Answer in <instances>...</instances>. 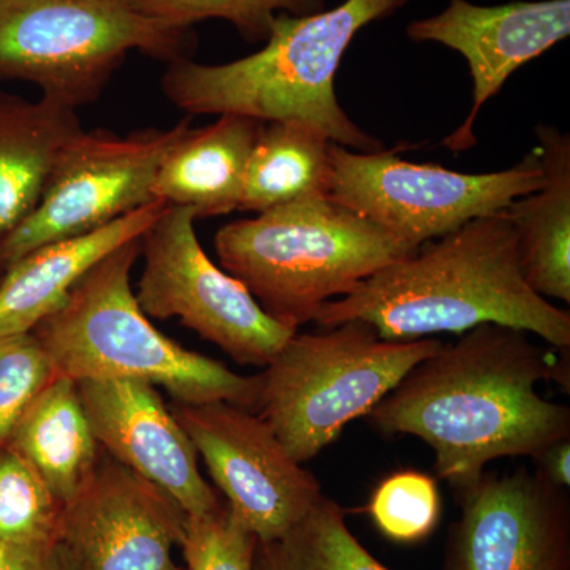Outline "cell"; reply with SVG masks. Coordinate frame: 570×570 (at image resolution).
<instances>
[{"instance_id": "cell-16", "label": "cell", "mask_w": 570, "mask_h": 570, "mask_svg": "<svg viewBox=\"0 0 570 570\" xmlns=\"http://www.w3.org/2000/svg\"><path fill=\"white\" fill-rule=\"evenodd\" d=\"M165 206L154 200L97 230L36 247L7 266L0 277V336L31 333L94 266L140 239Z\"/></svg>"}, {"instance_id": "cell-14", "label": "cell", "mask_w": 570, "mask_h": 570, "mask_svg": "<svg viewBox=\"0 0 570 570\" xmlns=\"http://www.w3.org/2000/svg\"><path fill=\"white\" fill-rule=\"evenodd\" d=\"M570 33V0L510 2L480 7L450 0L433 18L411 22L409 39L436 41L466 58L472 77V107L463 124L444 140L453 153L475 146V119L501 91L513 71L549 51Z\"/></svg>"}, {"instance_id": "cell-29", "label": "cell", "mask_w": 570, "mask_h": 570, "mask_svg": "<svg viewBox=\"0 0 570 570\" xmlns=\"http://www.w3.org/2000/svg\"><path fill=\"white\" fill-rule=\"evenodd\" d=\"M538 461V469L550 480L554 485L561 489H569L570 487V441L557 442L550 445L549 449L543 450L539 456L534 459Z\"/></svg>"}, {"instance_id": "cell-30", "label": "cell", "mask_w": 570, "mask_h": 570, "mask_svg": "<svg viewBox=\"0 0 570 570\" xmlns=\"http://www.w3.org/2000/svg\"><path fill=\"white\" fill-rule=\"evenodd\" d=\"M2 275H3V268H2V266H0V277H2Z\"/></svg>"}, {"instance_id": "cell-25", "label": "cell", "mask_w": 570, "mask_h": 570, "mask_svg": "<svg viewBox=\"0 0 570 570\" xmlns=\"http://www.w3.org/2000/svg\"><path fill=\"white\" fill-rule=\"evenodd\" d=\"M367 510L385 538L419 542L433 532L441 515L436 480L422 472H396L379 483Z\"/></svg>"}, {"instance_id": "cell-6", "label": "cell", "mask_w": 570, "mask_h": 570, "mask_svg": "<svg viewBox=\"0 0 570 570\" xmlns=\"http://www.w3.org/2000/svg\"><path fill=\"white\" fill-rule=\"evenodd\" d=\"M441 346L434 337L382 340L362 321L321 333L296 332L258 374L255 414L292 459L306 463Z\"/></svg>"}, {"instance_id": "cell-9", "label": "cell", "mask_w": 570, "mask_h": 570, "mask_svg": "<svg viewBox=\"0 0 570 570\" xmlns=\"http://www.w3.org/2000/svg\"><path fill=\"white\" fill-rule=\"evenodd\" d=\"M195 220L194 209L167 205L142 234L138 305L148 317L179 318L239 365L265 367L296 332L269 317L245 284L214 264Z\"/></svg>"}, {"instance_id": "cell-2", "label": "cell", "mask_w": 570, "mask_h": 570, "mask_svg": "<svg viewBox=\"0 0 570 570\" xmlns=\"http://www.w3.org/2000/svg\"><path fill=\"white\" fill-rule=\"evenodd\" d=\"M348 321L365 322L389 341L498 324L534 333L560 351L570 347L569 311L524 283L515 232L502 212L423 243L352 294L326 303L316 318L322 328Z\"/></svg>"}, {"instance_id": "cell-8", "label": "cell", "mask_w": 570, "mask_h": 570, "mask_svg": "<svg viewBox=\"0 0 570 570\" xmlns=\"http://www.w3.org/2000/svg\"><path fill=\"white\" fill-rule=\"evenodd\" d=\"M546 183L538 149L493 174L414 164L395 149L358 153L332 142L326 195L412 247L508 208Z\"/></svg>"}, {"instance_id": "cell-4", "label": "cell", "mask_w": 570, "mask_h": 570, "mask_svg": "<svg viewBox=\"0 0 570 570\" xmlns=\"http://www.w3.org/2000/svg\"><path fill=\"white\" fill-rule=\"evenodd\" d=\"M140 239L94 266L62 305L32 330L56 376L75 382L140 381L160 385L176 403L225 401L255 412L258 374L242 376L179 346L142 313L130 285Z\"/></svg>"}, {"instance_id": "cell-21", "label": "cell", "mask_w": 570, "mask_h": 570, "mask_svg": "<svg viewBox=\"0 0 570 570\" xmlns=\"http://www.w3.org/2000/svg\"><path fill=\"white\" fill-rule=\"evenodd\" d=\"M328 137L298 122H262L247 159L239 212L264 213L326 194Z\"/></svg>"}, {"instance_id": "cell-22", "label": "cell", "mask_w": 570, "mask_h": 570, "mask_svg": "<svg viewBox=\"0 0 570 570\" xmlns=\"http://www.w3.org/2000/svg\"><path fill=\"white\" fill-rule=\"evenodd\" d=\"M253 570H390L354 538L343 509L322 494L281 538L257 542Z\"/></svg>"}, {"instance_id": "cell-7", "label": "cell", "mask_w": 570, "mask_h": 570, "mask_svg": "<svg viewBox=\"0 0 570 570\" xmlns=\"http://www.w3.org/2000/svg\"><path fill=\"white\" fill-rule=\"evenodd\" d=\"M193 45L138 0H0V81L32 82L75 110L102 96L129 52L170 63Z\"/></svg>"}, {"instance_id": "cell-11", "label": "cell", "mask_w": 570, "mask_h": 570, "mask_svg": "<svg viewBox=\"0 0 570 570\" xmlns=\"http://www.w3.org/2000/svg\"><path fill=\"white\" fill-rule=\"evenodd\" d=\"M170 411L227 498V508L257 542L281 538L324 494L318 480L292 459L255 412L225 401H175Z\"/></svg>"}, {"instance_id": "cell-27", "label": "cell", "mask_w": 570, "mask_h": 570, "mask_svg": "<svg viewBox=\"0 0 570 570\" xmlns=\"http://www.w3.org/2000/svg\"><path fill=\"white\" fill-rule=\"evenodd\" d=\"M55 370L33 333L0 336V448Z\"/></svg>"}, {"instance_id": "cell-5", "label": "cell", "mask_w": 570, "mask_h": 570, "mask_svg": "<svg viewBox=\"0 0 570 570\" xmlns=\"http://www.w3.org/2000/svg\"><path fill=\"white\" fill-rule=\"evenodd\" d=\"M214 247L225 272L295 332L316 322L326 303L419 249L326 194L224 225Z\"/></svg>"}, {"instance_id": "cell-26", "label": "cell", "mask_w": 570, "mask_h": 570, "mask_svg": "<svg viewBox=\"0 0 570 570\" xmlns=\"http://www.w3.org/2000/svg\"><path fill=\"white\" fill-rule=\"evenodd\" d=\"M257 538L227 505L187 515L181 543L187 570H253Z\"/></svg>"}, {"instance_id": "cell-19", "label": "cell", "mask_w": 570, "mask_h": 570, "mask_svg": "<svg viewBox=\"0 0 570 570\" xmlns=\"http://www.w3.org/2000/svg\"><path fill=\"white\" fill-rule=\"evenodd\" d=\"M262 122L223 115L204 129H190L160 165L154 200L194 209L197 219L239 209L247 159Z\"/></svg>"}, {"instance_id": "cell-3", "label": "cell", "mask_w": 570, "mask_h": 570, "mask_svg": "<svg viewBox=\"0 0 570 570\" xmlns=\"http://www.w3.org/2000/svg\"><path fill=\"white\" fill-rule=\"evenodd\" d=\"M407 0H344L313 14L281 13L264 48L227 63L178 59L163 78L165 97L189 116L236 115L258 122H298L358 153L382 142L356 126L337 102L336 71L356 33Z\"/></svg>"}, {"instance_id": "cell-1", "label": "cell", "mask_w": 570, "mask_h": 570, "mask_svg": "<svg viewBox=\"0 0 570 570\" xmlns=\"http://www.w3.org/2000/svg\"><path fill=\"white\" fill-rule=\"evenodd\" d=\"M547 381L569 390L550 351L523 330L482 324L412 367L367 417L384 433L426 442L439 478L461 491L491 461L535 459L570 438V409L535 390Z\"/></svg>"}, {"instance_id": "cell-17", "label": "cell", "mask_w": 570, "mask_h": 570, "mask_svg": "<svg viewBox=\"0 0 570 570\" xmlns=\"http://www.w3.org/2000/svg\"><path fill=\"white\" fill-rule=\"evenodd\" d=\"M77 111L0 92V245L36 212L59 154L82 132Z\"/></svg>"}, {"instance_id": "cell-10", "label": "cell", "mask_w": 570, "mask_h": 570, "mask_svg": "<svg viewBox=\"0 0 570 570\" xmlns=\"http://www.w3.org/2000/svg\"><path fill=\"white\" fill-rule=\"evenodd\" d=\"M193 129L190 116L170 129L126 137L94 130L59 154L36 212L0 245L3 269L36 247L97 230L151 204L160 165Z\"/></svg>"}, {"instance_id": "cell-13", "label": "cell", "mask_w": 570, "mask_h": 570, "mask_svg": "<svg viewBox=\"0 0 570 570\" xmlns=\"http://www.w3.org/2000/svg\"><path fill=\"white\" fill-rule=\"evenodd\" d=\"M187 513L167 491L107 456L62 505L58 538L80 570H183Z\"/></svg>"}, {"instance_id": "cell-18", "label": "cell", "mask_w": 570, "mask_h": 570, "mask_svg": "<svg viewBox=\"0 0 570 570\" xmlns=\"http://www.w3.org/2000/svg\"><path fill=\"white\" fill-rule=\"evenodd\" d=\"M546 183L517 198L502 214L517 236L524 283L543 298L570 303V138L551 126L535 127Z\"/></svg>"}, {"instance_id": "cell-20", "label": "cell", "mask_w": 570, "mask_h": 570, "mask_svg": "<svg viewBox=\"0 0 570 570\" xmlns=\"http://www.w3.org/2000/svg\"><path fill=\"white\" fill-rule=\"evenodd\" d=\"M7 445L39 472L62 505L77 497L99 463L77 382L52 377L14 423Z\"/></svg>"}, {"instance_id": "cell-31", "label": "cell", "mask_w": 570, "mask_h": 570, "mask_svg": "<svg viewBox=\"0 0 570 570\" xmlns=\"http://www.w3.org/2000/svg\"><path fill=\"white\" fill-rule=\"evenodd\" d=\"M187 570V569H186Z\"/></svg>"}, {"instance_id": "cell-15", "label": "cell", "mask_w": 570, "mask_h": 570, "mask_svg": "<svg viewBox=\"0 0 570 570\" xmlns=\"http://www.w3.org/2000/svg\"><path fill=\"white\" fill-rule=\"evenodd\" d=\"M77 387L94 438L108 456L167 491L187 515L223 505L202 475L193 442L154 385L81 381Z\"/></svg>"}, {"instance_id": "cell-12", "label": "cell", "mask_w": 570, "mask_h": 570, "mask_svg": "<svg viewBox=\"0 0 570 570\" xmlns=\"http://www.w3.org/2000/svg\"><path fill=\"white\" fill-rule=\"evenodd\" d=\"M460 494L449 570H570L568 489L539 469L485 472Z\"/></svg>"}, {"instance_id": "cell-23", "label": "cell", "mask_w": 570, "mask_h": 570, "mask_svg": "<svg viewBox=\"0 0 570 570\" xmlns=\"http://www.w3.org/2000/svg\"><path fill=\"white\" fill-rule=\"evenodd\" d=\"M62 504L17 450L0 448V543L58 538Z\"/></svg>"}, {"instance_id": "cell-28", "label": "cell", "mask_w": 570, "mask_h": 570, "mask_svg": "<svg viewBox=\"0 0 570 570\" xmlns=\"http://www.w3.org/2000/svg\"><path fill=\"white\" fill-rule=\"evenodd\" d=\"M0 570H80L61 539L0 543Z\"/></svg>"}, {"instance_id": "cell-24", "label": "cell", "mask_w": 570, "mask_h": 570, "mask_svg": "<svg viewBox=\"0 0 570 570\" xmlns=\"http://www.w3.org/2000/svg\"><path fill=\"white\" fill-rule=\"evenodd\" d=\"M142 13L168 28L190 31L205 20L230 22L249 43L268 39L277 14L294 17L324 10L325 0H138Z\"/></svg>"}]
</instances>
